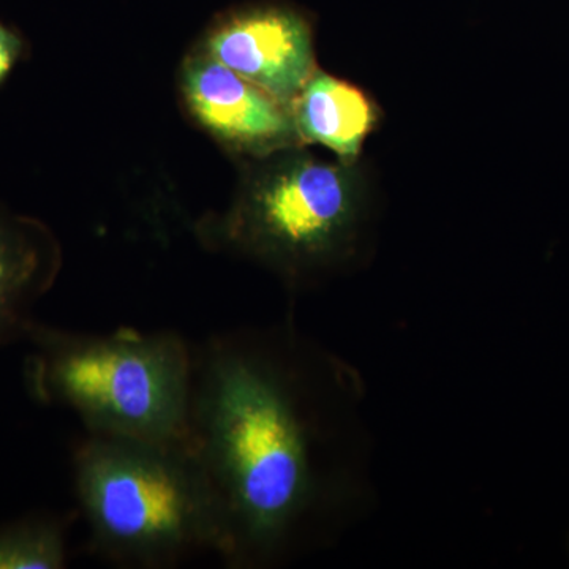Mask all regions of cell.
<instances>
[{"label": "cell", "instance_id": "obj_1", "mask_svg": "<svg viewBox=\"0 0 569 569\" xmlns=\"http://www.w3.org/2000/svg\"><path fill=\"white\" fill-rule=\"evenodd\" d=\"M365 381L293 321L193 351L189 443L230 567L276 568L328 548L372 500Z\"/></svg>", "mask_w": 569, "mask_h": 569}, {"label": "cell", "instance_id": "obj_2", "mask_svg": "<svg viewBox=\"0 0 569 569\" xmlns=\"http://www.w3.org/2000/svg\"><path fill=\"white\" fill-rule=\"evenodd\" d=\"M74 482L93 548L138 568H167L219 550L216 507L189 440L89 433Z\"/></svg>", "mask_w": 569, "mask_h": 569}, {"label": "cell", "instance_id": "obj_3", "mask_svg": "<svg viewBox=\"0 0 569 569\" xmlns=\"http://www.w3.org/2000/svg\"><path fill=\"white\" fill-rule=\"evenodd\" d=\"M36 395L71 408L89 433L189 440L193 351L173 332L77 335L33 325Z\"/></svg>", "mask_w": 569, "mask_h": 569}, {"label": "cell", "instance_id": "obj_4", "mask_svg": "<svg viewBox=\"0 0 569 569\" xmlns=\"http://www.w3.org/2000/svg\"><path fill=\"white\" fill-rule=\"evenodd\" d=\"M365 213L356 162H323L291 151L254 176L227 233L247 253L301 277L353 257Z\"/></svg>", "mask_w": 569, "mask_h": 569}, {"label": "cell", "instance_id": "obj_5", "mask_svg": "<svg viewBox=\"0 0 569 569\" xmlns=\"http://www.w3.org/2000/svg\"><path fill=\"white\" fill-rule=\"evenodd\" d=\"M208 50L228 69L290 107L313 74L312 33L301 14L258 7L224 20Z\"/></svg>", "mask_w": 569, "mask_h": 569}, {"label": "cell", "instance_id": "obj_6", "mask_svg": "<svg viewBox=\"0 0 569 569\" xmlns=\"http://www.w3.org/2000/svg\"><path fill=\"white\" fill-rule=\"evenodd\" d=\"M183 88L201 123L241 148L279 151L298 137L288 107L213 58L190 62Z\"/></svg>", "mask_w": 569, "mask_h": 569}, {"label": "cell", "instance_id": "obj_7", "mask_svg": "<svg viewBox=\"0 0 569 569\" xmlns=\"http://www.w3.org/2000/svg\"><path fill=\"white\" fill-rule=\"evenodd\" d=\"M298 134L355 163L378 121V110L361 89L331 74L317 73L291 103Z\"/></svg>", "mask_w": 569, "mask_h": 569}, {"label": "cell", "instance_id": "obj_8", "mask_svg": "<svg viewBox=\"0 0 569 569\" xmlns=\"http://www.w3.org/2000/svg\"><path fill=\"white\" fill-rule=\"evenodd\" d=\"M51 277V254L32 228L0 220V347L29 336L31 310Z\"/></svg>", "mask_w": 569, "mask_h": 569}, {"label": "cell", "instance_id": "obj_9", "mask_svg": "<svg viewBox=\"0 0 569 569\" xmlns=\"http://www.w3.org/2000/svg\"><path fill=\"white\" fill-rule=\"evenodd\" d=\"M66 561V533L58 522L26 520L0 530V569H59Z\"/></svg>", "mask_w": 569, "mask_h": 569}, {"label": "cell", "instance_id": "obj_10", "mask_svg": "<svg viewBox=\"0 0 569 569\" xmlns=\"http://www.w3.org/2000/svg\"><path fill=\"white\" fill-rule=\"evenodd\" d=\"M20 39L0 24V82L6 80L7 74L13 69L18 56H20Z\"/></svg>", "mask_w": 569, "mask_h": 569}]
</instances>
